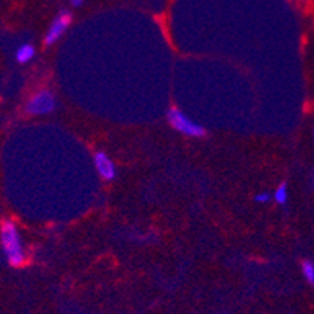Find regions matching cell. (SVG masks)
<instances>
[{
    "mask_svg": "<svg viewBox=\"0 0 314 314\" xmlns=\"http://www.w3.org/2000/svg\"><path fill=\"white\" fill-rule=\"evenodd\" d=\"M0 239H2V247L8 258V262L15 267H21L26 262V253L22 248L21 237L16 225L11 220H4L0 226Z\"/></svg>",
    "mask_w": 314,
    "mask_h": 314,
    "instance_id": "1",
    "label": "cell"
},
{
    "mask_svg": "<svg viewBox=\"0 0 314 314\" xmlns=\"http://www.w3.org/2000/svg\"><path fill=\"white\" fill-rule=\"evenodd\" d=\"M167 118H168V123L173 129H176L178 132H181L184 135H189V137H204L206 135V131L203 126L195 124L187 115H184L176 107L168 110Z\"/></svg>",
    "mask_w": 314,
    "mask_h": 314,
    "instance_id": "2",
    "label": "cell"
},
{
    "mask_svg": "<svg viewBox=\"0 0 314 314\" xmlns=\"http://www.w3.org/2000/svg\"><path fill=\"white\" fill-rule=\"evenodd\" d=\"M55 109V96L51 90H40L30 96L26 110L30 115H46Z\"/></svg>",
    "mask_w": 314,
    "mask_h": 314,
    "instance_id": "3",
    "label": "cell"
},
{
    "mask_svg": "<svg viewBox=\"0 0 314 314\" xmlns=\"http://www.w3.org/2000/svg\"><path fill=\"white\" fill-rule=\"evenodd\" d=\"M71 22H73V13H71V11H69V10H62L60 13L57 15V18L54 19L49 30L46 32L44 44H48V46L55 44L58 40L63 37V33L68 30L69 26H71Z\"/></svg>",
    "mask_w": 314,
    "mask_h": 314,
    "instance_id": "4",
    "label": "cell"
},
{
    "mask_svg": "<svg viewBox=\"0 0 314 314\" xmlns=\"http://www.w3.org/2000/svg\"><path fill=\"white\" fill-rule=\"evenodd\" d=\"M95 167H96V170L99 173V176L104 181H113L115 179V176H116L115 164H113L112 159L106 153L98 151V153L95 154Z\"/></svg>",
    "mask_w": 314,
    "mask_h": 314,
    "instance_id": "5",
    "label": "cell"
},
{
    "mask_svg": "<svg viewBox=\"0 0 314 314\" xmlns=\"http://www.w3.org/2000/svg\"><path fill=\"white\" fill-rule=\"evenodd\" d=\"M33 57H35V48L30 44L21 46V48L18 49V52H16V58H18L19 63H27V62L32 60Z\"/></svg>",
    "mask_w": 314,
    "mask_h": 314,
    "instance_id": "6",
    "label": "cell"
},
{
    "mask_svg": "<svg viewBox=\"0 0 314 314\" xmlns=\"http://www.w3.org/2000/svg\"><path fill=\"white\" fill-rule=\"evenodd\" d=\"M301 273H303L305 280L309 283V284H314V264L308 259H305L301 262Z\"/></svg>",
    "mask_w": 314,
    "mask_h": 314,
    "instance_id": "7",
    "label": "cell"
},
{
    "mask_svg": "<svg viewBox=\"0 0 314 314\" xmlns=\"http://www.w3.org/2000/svg\"><path fill=\"white\" fill-rule=\"evenodd\" d=\"M273 198L278 204H281V206H284L287 203V184L286 182L280 184V187H278L273 193Z\"/></svg>",
    "mask_w": 314,
    "mask_h": 314,
    "instance_id": "8",
    "label": "cell"
},
{
    "mask_svg": "<svg viewBox=\"0 0 314 314\" xmlns=\"http://www.w3.org/2000/svg\"><path fill=\"white\" fill-rule=\"evenodd\" d=\"M270 198H272V195H270V193H267V192L256 195V201H258V203H267Z\"/></svg>",
    "mask_w": 314,
    "mask_h": 314,
    "instance_id": "9",
    "label": "cell"
},
{
    "mask_svg": "<svg viewBox=\"0 0 314 314\" xmlns=\"http://www.w3.org/2000/svg\"><path fill=\"white\" fill-rule=\"evenodd\" d=\"M82 4H84V0H71V5L73 7H82Z\"/></svg>",
    "mask_w": 314,
    "mask_h": 314,
    "instance_id": "10",
    "label": "cell"
}]
</instances>
